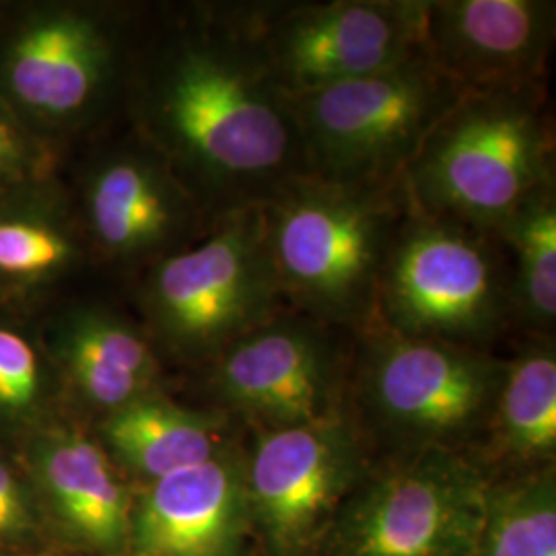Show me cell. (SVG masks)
I'll list each match as a JSON object with an SVG mask.
<instances>
[{"label": "cell", "mask_w": 556, "mask_h": 556, "mask_svg": "<svg viewBox=\"0 0 556 556\" xmlns=\"http://www.w3.org/2000/svg\"><path fill=\"white\" fill-rule=\"evenodd\" d=\"M256 2H200L132 68L137 132L208 219L264 206L309 176L293 100L260 48Z\"/></svg>", "instance_id": "1"}, {"label": "cell", "mask_w": 556, "mask_h": 556, "mask_svg": "<svg viewBox=\"0 0 556 556\" xmlns=\"http://www.w3.org/2000/svg\"><path fill=\"white\" fill-rule=\"evenodd\" d=\"M402 184L420 213L497 236L523 202L556 184L548 83L464 91L422 140Z\"/></svg>", "instance_id": "2"}, {"label": "cell", "mask_w": 556, "mask_h": 556, "mask_svg": "<svg viewBox=\"0 0 556 556\" xmlns=\"http://www.w3.org/2000/svg\"><path fill=\"white\" fill-rule=\"evenodd\" d=\"M408 197L305 176L262 206L264 233L287 309L358 332L376 316L379 280Z\"/></svg>", "instance_id": "3"}, {"label": "cell", "mask_w": 556, "mask_h": 556, "mask_svg": "<svg viewBox=\"0 0 556 556\" xmlns=\"http://www.w3.org/2000/svg\"><path fill=\"white\" fill-rule=\"evenodd\" d=\"M505 357L400 337L378 321L355 332L349 408L374 456L422 450L477 454Z\"/></svg>", "instance_id": "4"}, {"label": "cell", "mask_w": 556, "mask_h": 556, "mask_svg": "<svg viewBox=\"0 0 556 556\" xmlns=\"http://www.w3.org/2000/svg\"><path fill=\"white\" fill-rule=\"evenodd\" d=\"M374 321L400 337L497 353L517 332L505 243L410 204L381 273Z\"/></svg>", "instance_id": "5"}, {"label": "cell", "mask_w": 556, "mask_h": 556, "mask_svg": "<svg viewBox=\"0 0 556 556\" xmlns=\"http://www.w3.org/2000/svg\"><path fill=\"white\" fill-rule=\"evenodd\" d=\"M139 307L160 357L200 367L285 312L262 206L220 217L197 243L147 266Z\"/></svg>", "instance_id": "6"}, {"label": "cell", "mask_w": 556, "mask_h": 556, "mask_svg": "<svg viewBox=\"0 0 556 556\" xmlns=\"http://www.w3.org/2000/svg\"><path fill=\"white\" fill-rule=\"evenodd\" d=\"M464 91L417 56L293 100L309 176L390 188Z\"/></svg>", "instance_id": "7"}, {"label": "cell", "mask_w": 556, "mask_h": 556, "mask_svg": "<svg viewBox=\"0 0 556 556\" xmlns=\"http://www.w3.org/2000/svg\"><path fill=\"white\" fill-rule=\"evenodd\" d=\"M495 475L472 454L376 457L326 538L324 556H475Z\"/></svg>", "instance_id": "8"}, {"label": "cell", "mask_w": 556, "mask_h": 556, "mask_svg": "<svg viewBox=\"0 0 556 556\" xmlns=\"http://www.w3.org/2000/svg\"><path fill=\"white\" fill-rule=\"evenodd\" d=\"M355 334L285 309L202 369L211 404L243 429L277 431L349 413Z\"/></svg>", "instance_id": "9"}, {"label": "cell", "mask_w": 556, "mask_h": 556, "mask_svg": "<svg viewBox=\"0 0 556 556\" xmlns=\"http://www.w3.org/2000/svg\"><path fill=\"white\" fill-rule=\"evenodd\" d=\"M243 456L252 534L264 556H319L376 462L351 410L291 429H245Z\"/></svg>", "instance_id": "10"}, {"label": "cell", "mask_w": 556, "mask_h": 556, "mask_svg": "<svg viewBox=\"0 0 556 556\" xmlns=\"http://www.w3.org/2000/svg\"><path fill=\"white\" fill-rule=\"evenodd\" d=\"M422 17L425 0H264L254 11L264 59L291 100L417 56Z\"/></svg>", "instance_id": "11"}, {"label": "cell", "mask_w": 556, "mask_h": 556, "mask_svg": "<svg viewBox=\"0 0 556 556\" xmlns=\"http://www.w3.org/2000/svg\"><path fill=\"white\" fill-rule=\"evenodd\" d=\"M213 223L139 132L100 153L87 169L80 231L110 262L147 268L197 243Z\"/></svg>", "instance_id": "12"}, {"label": "cell", "mask_w": 556, "mask_h": 556, "mask_svg": "<svg viewBox=\"0 0 556 556\" xmlns=\"http://www.w3.org/2000/svg\"><path fill=\"white\" fill-rule=\"evenodd\" d=\"M112 23L87 9H46L23 21L2 59L7 103L46 124H71L100 108L122 75Z\"/></svg>", "instance_id": "13"}, {"label": "cell", "mask_w": 556, "mask_h": 556, "mask_svg": "<svg viewBox=\"0 0 556 556\" xmlns=\"http://www.w3.org/2000/svg\"><path fill=\"white\" fill-rule=\"evenodd\" d=\"M553 0H425L422 52L462 91L548 83Z\"/></svg>", "instance_id": "14"}, {"label": "cell", "mask_w": 556, "mask_h": 556, "mask_svg": "<svg viewBox=\"0 0 556 556\" xmlns=\"http://www.w3.org/2000/svg\"><path fill=\"white\" fill-rule=\"evenodd\" d=\"M252 544L243 438L132 498L128 556H252Z\"/></svg>", "instance_id": "15"}, {"label": "cell", "mask_w": 556, "mask_h": 556, "mask_svg": "<svg viewBox=\"0 0 556 556\" xmlns=\"http://www.w3.org/2000/svg\"><path fill=\"white\" fill-rule=\"evenodd\" d=\"M27 466L64 536L93 555L128 556L135 497L98 439L77 425H43Z\"/></svg>", "instance_id": "16"}, {"label": "cell", "mask_w": 556, "mask_h": 556, "mask_svg": "<svg viewBox=\"0 0 556 556\" xmlns=\"http://www.w3.org/2000/svg\"><path fill=\"white\" fill-rule=\"evenodd\" d=\"M54 358L83 404L101 418L161 390L163 367L151 338L103 305H80L60 319Z\"/></svg>", "instance_id": "17"}, {"label": "cell", "mask_w": 556, "mask_h": 556, "mask_svg": "<svg viewBox=\"0 0 556 556\" xmlns=\"http://www.w3.org/2000/svg\"><path fill=\"white\" fill-rule=\"evenodd\" d=\"M243 431L220 410L192 408L157 390L101 418L98 441L118 470L149 484L219 456Z\"/></svg>", "instance_id": "18"}, {"label": "cell", "mask_w": 556, "mask_h": 556, "mask_svg": "<svg viewBox=\"0 0 556 556\" xmlns=\"http://www.w3.org/2000/svg\"><path fill=\"white\" fill-rule=\"evenodd\" d=\"M555 337H526L505 371L491 420L475 457L495 477L555 466Z\"/></svg>", "instance_id": "19"}, {"label": "cell", "mask_w": 556, "mask_h": 556, "mask_svg": "<svg viewBox=\"0 0 556 556\" xmlns=\"http://www.w3.org/2000/svg\"><path fill=\"white\" fill-rule=\"evenodd\" d=\"M83 256L80 225L48 181L0 194V293L50 287Z\"/></svg>", "instance_id": "20"}, {"label": "cell", "mask_w": 556, "mask_h": 556, "mask_svg": "<svg viewBox=\"0 0 556 556\" xmlns=\"http://www.w3.org/2000/svg\"><path fill=\"white\" fill-rule=\"evenodd\" d=\"M497 238L511 260L517 330L526 337H555L556 184L523 202Z\"/></svg>", "instance_id": "21"}, {"label": "cell", "mask_w": 556, "mask_h": 556, "mask_svg": "<svg viewBox=\"0 0 556 556\" xmlns=\"http://www.w3.org/2000/svg\"><path fill=\"white\" fill-rule=\"evenodd\" d=\"M475 556H556L555 466L495 477Z\"/></svg>", "instance_id": "22"}, {"label": "cell", "mask_w": 556, "mask_h": 556, "mask_svg": "<svg viewBox=\"0 0 556 556\" xmlns=\"http://www.w3.org/2000/svg\"><path fill=\"white\" fill-rule=\"evenodd\" d=\"M50 402V374L38 344L0 319V429L38 431Z\"/></svg>", "instance_id": "23"}, {"label": "cell", "mask_w": 556, "mask_h": 556, "mask_svg": "<svg viewBox=\"0 0 556 556\" xmlns=\"http://www.w3.org/2000/svg\"><path fill=\"white\" fill-rule=\"evenodd\" d=\"M50 149L0 100V194L48 181Z\"/></svg>", "instance_id": "24"}, {"label": "cell", "mask_w": 556, "mask_h": 556, "mask_svg": "<svg viewBox=\"0 0 556 556\" xmlns=\"http://www.w3.org/2000/svg\"><path fill=\"white\" fill-rule=\"evenodd\" d=\"M31 497L21 478L0 462V544H13L29 536L36 528Z\"/></svg>", "instance_id": "25"}]
</instances>
